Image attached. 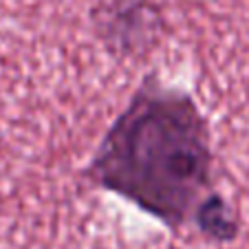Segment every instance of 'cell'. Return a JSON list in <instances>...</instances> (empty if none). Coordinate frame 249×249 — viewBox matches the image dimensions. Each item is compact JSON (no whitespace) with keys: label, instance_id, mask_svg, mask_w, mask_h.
<instances>
[{"label":"cell","instance_id":"1","mask_svg":"<svg viewBox=\"0 0 249 249\" xmlns=\"http://www.w3.org/2000/svg\"><path fill=\"white\" fill-rule=\"evenodd\" d=\"M210 141L196 110L177 95H141L108 132L104 183L148 212L179 221L210 183Z\"/></svg>","mask_w":249,"mask_h":249}]
</instances>
